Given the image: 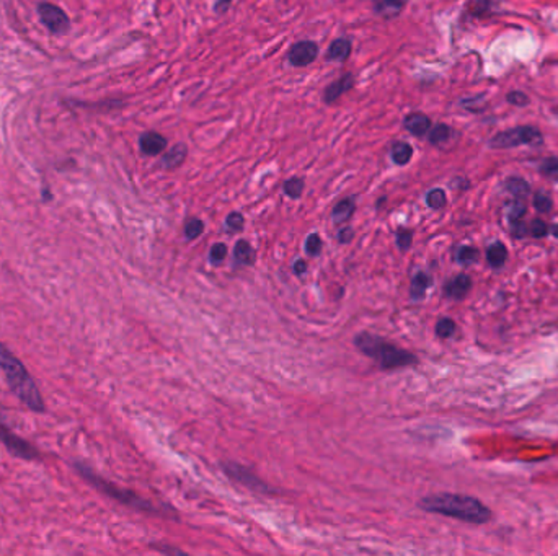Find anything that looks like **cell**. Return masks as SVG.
<instances>
[{"instance_id":"10","label":"cell","mask_w":558,"mask_h":556,"mask_svg":"<svg viewBox=\"0 0 558 556\" xmlns=\"http://www.w3.org/2000/svg\"><path fill=\"white\" fill-rule=\"evenodd\" d=\"M139 145L145 155H158L167 147V139L154 131L144 132L139 139Z\"/></svg>"},{"instance_id":"20","label":"cell","mask_w":558,"mask_h":556,"mask_svg":"<svg viewBox=\"0 0 558 556\" xmlns=\"http://www.w3.org/2000/svg\"><path fill=\"white\" fill-rule=\"evenodd\" d=\"M431 286V278L426 273H418L411 281L410 287V295L411 299H422L426 294L428 287Z\"/></svg>"},{"instance_id":"11","label":"cell","mask_w":558,"mask_h":556,"mask_svg":"<svg viewBox=\"0 0 558 556\" xmlns=\"http://www.w3.org/2000/svg\"><path fill=\"white\" fill-rule=\"evenodd\" d=\"M470 286H472V281H470L469 276L459 274L446 284L444 292H446V295L450 297V299H462V297L470 291Z\"/></svg>"},{"instance_id":"40","label":"cell","mask_w":558,"mask_h":556,"mask_svg":"<svg viewBox=\"0 0 558 556\" xmlns=\"http://www.w3.org/2000/svg\"><path fill=\"white\" fill-rule=\"evenodd\" d=\"M232 0H217L216 5H214V10L217 12V14H224V12L229 8Z\"/></svg>"},{"instance_id":"32","label":"cell","mask_w":558,"mask_h":556,"mask_svg":"<svg viewBox=\"0 0 558 556\" xmlns=\"http://www.w3.org/2000/svg\"><path fill=\"white\" fill-rule=\"evenodd\" d=\"M243 223H245V219H243V215L240 213L229 214V217H227V221H226V226L229 227L232 232L240 230V228L243 227Z\"/></svg>"},{"instance_id":"26","label":"cell","mask_w":558,"mask_h":556,"mask_svg":"<svg viewBox=\"0 0 558 556\" xmlns=\"http://www.w3.org/2000/svg\"><path fill=\"white\" fill-rule=\"evenodd\" d=\"M302 191H304V181L300 178H291L284 183V193L289 197L298 200V197H300V195H302Z\"/></svg>"},{"instance_id":"34","label":"cell","mask_w":558,"mask_h":556,"mask_svg":"<svg viewBox=\"0 0 558 556\" xmlns=\"http://www.w3.org/2000/svg\"><path fill=\"white\" fill-rule=\"evenodd\" d=\"M227 255V247L224 243H216L211 248V261L214 265H219L221 261H224V258Z\"/></svg>"},{"instance_id":"3","label":"cell","mask_w":558,"mask_h":556,"mask_svg":"<svg viewBox=\"0 0 558 556\" xmlns=\"http://www.w3.org/2000/svg\"><path fill=\"white\" fill-rule=\"evenodd\" d=\"M354 346L371 359H376L382 369H398L416 364V357L411 352L393 346L385 339L371 333H361L354 338Z\"/></svg>"},{"instance_id":"17","label":"cell","mask_w":558,"mask_h":556,"mask_svg":"<svg viewBox=\"0 0 558 556\" xmlns=\"http://www.w3.org/2000/svg\"><path fill=\"white\" fill-rule=\"evenodd\" d=\"M234 256L235 261L242 266H250L255 263V252H253V248L250 247V243H248L247 240H239L237 243H235Z\"/></svg>"},{"instance_id":"33","label":"cell","mask_w":558,"mask_h":556,"mask_svg":"<svg viewBox=\"0 0 558 556\" xmlns=\"http://www.w3.org/2000/svg\"><path fill=\"white\" fill-rule=\"evenodd\" d=\"M411 240H413V234L410 230H400L397 234V245L402 252H405V250L411 247Z\"/></svg>"},{"instance_id":"14","label":"cell","mask_w":558,"mask_h":556,"mask_svg":"<svg viewBox=\"0 0 558 556\" xmlns=\"http://www.w3.org/2000/svg\"><path fill=\"white\" fill-rule=\"evenodd\" d=\"M354 209H356V200H354V197H346V200L340 201L337 206H335V209L332 213L333 222L335 223L348 222L351 219V215L354 214Z\"/></svg>"},{"instance_id":"12","label":"cell","mask_w":558,"mask_h":556,"mask_svg":"<svg viewBox=\"0 0 558 556\" xmlns=\"http://www.w3.org/2000/svg\"><path fill=\"white\" fill-rule=\"evenodd\" d=\"M353 85H354L353 75L351 74L343 75L341 79H338L337 82H333V84H330L327 90H325V101L327 103L337 101L343 93H346L348 90L353 88Z\"/></svg>"},{"instance_id":"23","label":"cell","mask_w":558,"mask_h":556,"mask_svg":"<svg viewBox=\"0 0 558 556\" xmlns=\"http://www.w3.org/2000/svg\"><path fill=\"white\" fill-rule=\"evenodd\" d=\"M450 134H452V131H450L449 126H446V124H437V126L433 128L431 132H429V142L435 145H441L449 141Z\"/></svg>"},{"instance_id":"29","label":"cell","mask_w":558,"mask_h":556,"mask_svg":"<svg viewBox=\"0 0 558 556\" xmlns=\"http://www.w3.org/2000/svg\"><path fill=\"white\" fill-rule=\"evenodd\" d=\"M456 331V323H454L450 318H441L436 325V335L439 338H449V336L454 335Z\"/></svg>"},{"instance_id":"31","label":"cell","mask_w":558,"mask_h":556,"mask_svg":"<svg viewBox=\"0 0 558 556\" xmlns=\"http://www.w3.org/2000/svg\"><path fill=\"white\" fill-rule=\"evenodd\" d=\"M306 252L311 256H317L322 252V239L317 234H311L306 240Z\"/></svg>"},{"instance_id":"35","label":"cell","mask_w":558,"mask_h":556,"mask_svg":"<svg viewBox=\"0 0 558 556\" xmlns=\"http://www.w3.org/2000/svg\"><path fill=\"white\" fill-rule=\"evenodd\" d=\"M547 232H548V227H547V223H545L544 221H540V219H535V221L532 222V226H531V234L534 235V237H537V239H540V237L547 235Z\"/></svg>"},{"instance_id":"13","label":"cell","mask_w":558,"mask_h":556,"mask_svg":"<svg viewBox=\"0 0 558 556\" xmlns=\"http://www.w3.org/2000/svg\"><path fill=\"white\" fill-rule=\"evenodd\" d=\"M405 128L409 129L413 136H424L431 128V121L426 114L411 113L405 118Z\"/></svg>"},{"instance_id":"22","label":"cell","mask_w":558,"mask_h":556,"mask_svg":"<svg viewBox=\"0 0 558 556\" xmlns=\"http://www.w3.org/2000/svg\"><path fill=\"white\" fill-rule=\"evenodd\" d=\"M506 189H508L511 195L516 196L518 200L529 195V184L522 178H509L506 181Z\"/></svg>"},{"instance_id":"19","label":"cell","mask_w":558,"mask_h":556,"mask_svg":"<svg viewBox=\"0 0 558 556\" xmlns=\"http://www.w3.org/2000/svg\"><path fill=\"white\" fill-rule=\"evenodd\" d=\"M506 258H508V252H506V247L501 241H496L487 250V260L493 268H501L506 263Z\"/></svg>"},{"instance_id":"30","label":"cell","mask_w":558,"mask_h":556,"mask_svg":"<svg viewBox=\"0 0 558 556\" xmlns=\"http://www.w3.org/2000/svg\"><path fill=\"white\" fill-rule=\"evenodd\" d=\"M534 208L539 210V213H548L552 209V200L548 197L545 193L539 191L535 193L534 196Z\"/></svg>"},{"instance_id":"2","label":"cell","mask_w":558,"mask_h":556,"mask_svg":"<svg viewBox=\"0 0 558 556\" xmlns=\"http://www.w3.org/2000/svg\"><path fill=\"white\" fill-rule=\"evenodd\" d=\"M0 369L3 370V376L7 378L8 387L27 407L34 413H45V400L36 382L29 376V372L21 364V361L15 354H12L8 349L0 343Z\"/></svg>"},{"instance_id":"5","label":"cell","mask_w":558,"mask_h":556,"mask_svg":"<svg viewBox=\"0 0 558 556\" xmlns=\"http://www.w3.org/2000/svg\"><path fill=\"white\" fill-rule=\"evenodd\" d=\"M542 134L537 128L519 126L500 132L490 141L492 147L495 149H511L518 145H540L542 144Z\"/></svg>"},{"instance_id":"4","label":"cell","mask_w":558,"mask_h":556,"mask_svg":"<svg viewBox=\"0 0 558 556\" xmlns=\"http://www.w3.org/2000/svg\"><path fill=\"white\" fill-rule=\"evenodd\" d=\"M72 467H74L75 472L79 473V475L82 476L85 481H88L90 485L93 486V488L101 491L103 494H106V496L114 499V501L121 503V504H124V506H130V507H132V509H137V511L150 512V514H160V512H158L156 507H154L152 503L145 501L144 498L137 496V494L132 493L131 489L119 488V486L113 485V483L106 481L105 478L97 475V473L93 472V470L90 467H87V465H84L80 462H75V463H72Z\"/></svg>"},{"instance_id":"7","label":"cell","mask_w":558,"mask_h":556,"mask_svg":"<svg viewBox=\"0 0 558 556\" xmlns=\"http://www.w3.org/2000/svg\"><path fill=\"white\" fill-rule=\"evenodd\" d=\"M0 442L7 447L10 454L23 460H36L40 459V452L32 444L16 436L12 429L7 428V424L0 420Z\"/></svg>"},{"instance_id":"42","label":"cell","mask_w":558,"mask_h":556,"mask_svg":"<svg viewBox=\"0 0 558 556\" xmlns=\"http://www.w3.org/2000/svg\"><path fill=\"white\" fill-rule=\"evenodd\" d=\"M553 234H555V235H558V227H557V226H555V227H553Z\"/></svg>"},{"instance_id":"21","label":"cell","mask_w":558,"mask_h":556,"mask_svg":"<svg viewBox=\"0 0 558 556\" xmlns=\"http://www.w3.org/2000/svg\"><path fill=\"white\" fill-rule=\"evenodd\" d=\"M413 157V149L407 142H397L392 147V160L397 165H407Z\"/></svg>"},{"instance_id":"24","label":"cell","mask_w":558,"mask_h":556,"mask_svg":"<svg viewBox=\"0 0 558 556\" xmlns=\"http://www.w3.org/2000/svg\"><path fill=\"white\" fill-rule=\"evenodd\" d=\"M426 202L428 206L431 209H441L444 208L446 204V193L443 189L436 188V189H431V191L426 195Z\"/></svg>"},{"instance_id":"15","label":"cell","mask_w":558,"mask_h":556,"mask_svg":"<svg viewBox=\"0 0 558 556\" xmlns=\"http://www.w3.org/2000/svg\"><path fill=\"white\" fill-rule=\"evenodd\" d=\"M409 0H374L376 12L385 19L398 15Z\"/></svg>"},{"instance_id":"39","label":"cell","mask_w":558,"mask_h":556,"mask_svg":"<svg viewBox=\"0 0 558 556\" xmlns=\"http://www.w3.org/2000/svg\"><path fill=\"white\" fill-rule=\"evenodd\" d=\"M293 269H294V273L298 274V276H302V274H306V271H307V263L304 261V260H298L294 263V266H293Z\"/></svg>"},{"instance_id":"41","label":"cell","mask_w":558,"mask_h":556,"mask_svg":"<svg viewBox=\"0 0 558 556\" xmlns=\"http://www.w3.org/2000/svg\"><path fill=\"white\" fill-rule=\"evenodd\" d=\"M160 551H169V553H182V551L180 550H177V548H164V546H160V548H158Z\"/></svg>"},{"instance_id":"38","label":"cell","mask_w":558,"mask_h":556,"mask_svg":"<svg viewBox=\"0 0 558 556\" xmlns=\"http://www.w3.org/2000/svg\"><path fill=\"white\" fill-rule=\"evenodd\" d=\"M353 228L351 227H345L341 228L340 234H338V240L341 241V243H350L351 240H353Z\"/></svg>"},{"instance_id":"1","label":"cell","mask_w":558,"mask_h":556,"mask_svg":"<svg viewBox=\"0 0 558 556\" xmlns=\"http://www.w3.org/2000/svg\"><path fill=\"white\" fill-rule=\"evenodd\" d=\"M420 507L428 512L449 516L470 524H485L492 519V511L482 501L465 494H433V496L423 498L420 501Z\"/></svg>"},{"instance_id":"37","label":"cell","mask_w":558,"mask_h":556,"mask_svg":"<svg viewBox=\"0 0 558 556\" xmlns=\"http://www.w3.org/2000/svg\"><path fill=\"white\" fill-rule=\"evenodd\" d=\"M508 101L513 103V105H516V106H524L529 103V98H527L526 93H522V92H511L508 95Z\"/></svg>"},{"instance_id":"6","label":"cell","mask_w":558,"mask_h":556,"mask_svg":"<svg viewBox=\"0 0 558 556\" xmlns=\"http://www.w3.org/2000/svg\"><path fill=\"white\" fill-rule=\"evenodd\" d=\"M41 23L53 34H64L71 28V20L61 7L49 2H40L36 7Z\"/></svg>"},{"instance_id":"43","label":"cell","mask_w":558,"mask_h":556,"mask_svg":"<svg viewBox=\"0 0 558 556\" xmlns=\"http://www.w3.org/2000/svg\"><path fill=\"white\" fill-rule=\"evenodd\" d=\"M555 113H557V114H558V108H557V110H555Z\"/></svg>"},{"instance_id":"8","label":"cell","mask_w":558,"mask_h":556,"mask_svg":"<svg viewBox=\"0 0 558 556\" xmlns=\"http://www.w3.org/2000/svg\"><path fill=\"white\" fill-rule=\"evenodd\" d=\"M222 470H224L232 480L239 481L240 485L247 486L248 489L256 491V493H273L271 488L266 483L261 481L250 468L243 467V465L235 462H222Z\"/></svg>"},{"instance_id":"27","label":"cell","mask_w":558,"mask_h":556,"mask_svg":"<svg viewBox=\"0 0 558 556\" xmlns=\"http://www.w3.org/2000/svg\"><path fill=\"white\" fill-rule=\"evenodd\" d=\"M478 258V252L474 247H461L457 252V261L463 266H469L472 263L476 261Z\"/></svg>"},{"instance_id":"25","label":"cell","mask_w":558,"mask_h":556,"mask_svg":"<svg viewBox=\"0 0 558 556\" xmlns=\"http://www.w3.org/2000/svg\"><path fill=\"white\" fill-rule=\"evenodd\" d=\"M204 230V222L199 221V219H190L184 226V235H186L188 240H195L203 234Z\"/></svg>"},{"instance_id":"9","label":"cell","mask_w":558,"mask_h":556,"mask_svg":"<svg viewBox=\"0 0 558 556\" xmlns=\"http://www.w3.org/2000/svg\"><path fill=\"white\" fill-rule=\"evenodd\" d=\"M319 46L312 41H300L294 45L289 51V62L294 67H306L317 59Z\"/></svg>"},{"instance_id":"28","label":"cell","mask_w":558,"mask_h":556,"mask_svg":"<svg viewBox=\"0 0 558 556\" xmlns=\"http://www.w3.org/2000/svg\"><path fill=\"white\" fill-rule=\"evenodd\" d=\"M526 214V206L524 202L521 200L511 202L509 208H508V217H509V222L511 223H516V222H521L522 215Z\"/></svg>"},{"instance_id":"18","label":"cell","mask_w":558,"mask_h":556,"mask_svg":"<svg viewBox=\"0 0 558 556\" xmlns=\"http://www.w3.org/2000/svg\"><path fill=\"white\" fill-rule=\"evenodd\" d=\"M186 155H188L186 145H184V144H177L173 149L170 150L169 154L165 155L164 160H162V165H164V168H167V170H171V168H177V167H180V165H182V163L184 162V158H186Z\"/></svg>"},{"instance_id":"36","label":"cell","mask_w":558,"mask_h":556,"mask_svg":"<svg viewBox=\"0 0 558 556\" xmlns=\"http://www.w3.org/2000/svg\"><path fill=\"white\" fill-rule=\"evenodd\" d=\"M540 170H542L545 175H557L558 173V160L557 158H547V160H544L542 165H540Z\"/></svg>"},{"instance_id":"16","label":"cell","mask_w":558,"mask_h":556,"mask_svg":"<svg viewBox=\"0 0 558 556\" xmlns=\"http://www.w3.org/2000/svg\"><path fill=\"white\" fill-rule=\"evenodd\" d=\"M350 54H351V41L346 40V38H338V40H335L332 45H330L327 59L341 62V60H346Z\"/></svg>"}]
</instances>
